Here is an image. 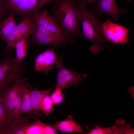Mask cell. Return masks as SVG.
Masks as SVG:
<instances>
[{"label": "cell", "mask_w": 134, "mask_h": 134, "mask_svg": "<svg viewBox=\"0 0 134 134\" xmlns=\"http://www.w3.org/2000/svg\"><path fill=\"white\" fill-rule=\"evenodd\" d=\"M52 7V16L64 31L67 43L83 35L80 29L81 12L78 3L73 0H56Z\"/></svg>", "instance_id": "1"}, {"label": "cell", "mask_w": 134, "mask_h": 134, "mask_svg": "<svg viewBox=\"0 0 134 134\" xmlns=\"http://www.w3.org/2000/svg\"><path fill=\"white\" fill-rule=\"evenodd\" d=\"M78 3L81 12L82 35L92 43L90 48L91 52L96 54L100 49L104 50L103 46L106 40L102 32L100 16L94 10L88 8L84 0H80Z\"/></svg>", "instance_id": "2"}, {"label": "cell", "mask_w": 134, "mask_h": 134, "mask_svg": "<svg viewBox=\"0 0 134 134\" xmlns=\"http://www.w3.org/2000/svg\"><path fill=\"white\" fill-rule=\"evenodd\" d=\"M26 69L25 64H19L15 58L6 55L0 62V93L11 86Z\"/></svg>", "instance_id": "3"}, {"label": "cell", "mask_w": 134, "mask_h": 134, "mask_svg": "<svg viewBox=\"0 0 134 134\" xmlns=\"http://www.w3.org/2000/svg\"><path fill=\"white\" fill-rule=\"evenodd\" d=\"M56 0H4V8L21 15L23 17H32L39 12L42 7Z\"/></svg>", "instance_id": "4"}, {"label": "cell", "mask_w": 134, "mask_h": 134, "mask_svg": "<svg viewBox=\"0 0 134 134\" xmlns=\"http://www.w3.org/2000/svg\"><path fill=\"white\" fill-rule=\"evenodd\" d=\"M62 57L57 59L55 63L57 70V79L55 87H58L62 90L78 85L86 77V74H82L77 72L66 68L62 63Z\"/></svg>", "instance_id": "5"}, {"label": "cell", "mask_w": 134, "mask_h": 134, "mask_svg": "<svg viewBox=\"0 0 134 134\" xmlns=\"http://www.w3.org/2000/svg\"><path fill=\"white\" fill-rule=\"evenodd\" d=\"M103 35L106 40L113 43L123 44L128 43L129 29L122 25L114 23L108 19L102 23Z\"/></svg>", "instance_id": "6"}, {"label": "cell", "mask_w": 134, "mask_h": 134, "mask_svg": "<svg viewBox=\"0 0 134 134\" xmlns=\"http://www.w3.org/2000/svg\"><path fill=\"white\" fill-rule=\"evenodd\" d=\"M35 27L32 17H23L21 22L17 25L7 37L6 41L7 45L3 51H8L14 48L16 43L22 36L29 37V35L34 32Z\"/></svg>", "instance_id": "7"}, {"label": "cell", "mask_w": 134, "mask_h": 134, "mask_svg": "<svg viewBox=\"0 0 134 134\" xmlns=\"http://www.w3.org/2000/svg\"><path fill=\"white\" fill-rule=\"evenodd\" d=\"M32 19L35 26L41 27L57 34L64 36L61 26L46 9L34 15Z\"/></svg>", "instance_id": "8"}, {"label": "cell", "mask_w": 134, "mask_h": 134, "mask_svg": "<svg viewBox=\"0 0 134 134\" xmlns=\"http://www.w3.org/2000/svg\"><path fill=\"white\" fill-rule=\"evenodd\" d=\"M57 59L54 49L48 48L35 58L34 70L42 71L46 74L53 69Z\"/></svg>", "instance_id": "9"}, {"label": "cell", "mask_w": 134, "mask_h": 134, "mask_svg": "<svg viewBox=\"0 0 134 134\" xmlns=\"http://www.w3.org/2000/svg\"><path fill=\"white\" fill-rule=\"evenodd\" d=\"M32 34V37L30 45L46 44L52 45L54 47L63 45L67 43L64 36L57 34L51 35L42 33L35 30Z\"/></svg>", "instance_id": "10"}, {"label": "cell", "mask_w": 134, "mask_h": 134, "mask_svg": "<svg viewBox=\"0 0 134 134\" xmlns=\"http://www.w3.org/2000/svg\"><path fill=\"white\" fill-rule=\"evenodd\" d=\"M97 2L94 10L100 16L104 13L108 14L114 20H117L119 14L128 11L127 9H119L115 0H98Z\"/></svg>", "instance_id": "11"}, {"label": "cell", "mask_w": 134, "mask_h": 134, "mask_svg": "<svg viewBox=\"0 0 134 134\" xmlns=\"http://www.w3.org/2000/svg\"><path fill=\"white\" fill-rule=\"evenodd\" d=\"M54 87H51L44 90H39L37 88L29 87L32 101V113L35 120L42 116L40 112L41 110L40 105L43 98L45 96L49 95Z\"/></svg>", "instance_id": "12"}, {"label": "cell", "mask_w": 134, "mask_h": 134, "mask_svg": "<svg viewBox=\"0 0 134 134\" xmlns=\"http://www.w3.org/2000/svg\"><path fill=\"white\" fill-rule=\"evenodd\" d=\"M26 81L23 82L20 87L22 100L20 113L21 114L23 113L31 115L35 120L32 113L31 95L29 89L30 84Z\"/></svg>", "instance_id": "13"}, {"label": "cell", "mask_w": 134, "mask_h": 134, "mask_svg": "<svg viewBox=\"0 0 134 134\" xmlns=\"http://www.w3.org/2000/svg\"><path fill=\"white\" fill-rule=\"evenodd\" d=\"M50 125L62 132L79 133L83 132L81 126L76 122L71 115H69L65 120L57 121Z\"/></svg>", "instance_id": "14"}, {"label": "cell", "mask_w": 134, "mask_h": 134, "mask_svg": "<svg viewBox=\"0 0 134 134\" xmlns=\"http://www.w3.org/2000/svg\"><path fill=\"white\" fill-rule=\"evenodd\" d=\"M0 101L4 108L14 120L19 119L22 117L20 113L22 104L21 93L13 99Z\"/></svg>", "instance_id": "15"}, {"label": "cell", "mask_w": 134, "mask_h": 134, "mask_svg": "<svg viewBox=\"0 0 134 134\" xmlns=\"http://www.w3.org/2000/svg\"><path fill=\"white\" fill-rule=\"evenodd\" d=\"M33 118L31 115L28 114L27 116L22 117L17 120H14L9 125V134H27L29 126V121Z\"/></svg>", "instance_id": "16"}, {"label": "cell", "mask_w": 134, "mask_h": 134, "mask_svg": "<svg viewBox=\"0 0 134 134\" xmlns=\"http://www.w3.org/2000/svg\"><path fill=\"white\" fill-rule=\"evenodd\" d=\"M15 20V13H13L1 21H0V37L6 41L7 36L16 26Z\"/></svg>", "instance_id": "17"}, {"label": "cell", "mask_w": 134, "mask_h": 134, "mask_svg": "<svg viewBox=\"0 0 134 134\" xmlns=\"http://www.w3.org/2000/svg\"><path fill=\"white\" fill-rule=\"evenodd\" d=\"M19 76L15 82L8 89L0 93V100H7L14 98L20 94V87L27 78H21Z\"/></svg>", "instance_id": "18"}, {"label": "cell", "mask_w": 134, "mask_h": 134, "mask_svg": "<svg viewBox=\"0 0 134 134\" xmlns=\"http://www.w3.org/2000/svg\"><path fill=\"white\" fill-rule=\"evenodd\" d=\"M29 44V37H22L16 43L14 47L16 50V62L19 64L21 63L27 54L28 47Z\"/></svg>", "instance_id": "19"}, {"label": "cell", "mask_w": 134, "mask_h": 134, "mask_svg": "<svg viewBox=\"0 0 134 134\" xmlns=\"http://www.w3.org/2000/svg\"><path fill=\"white\" fill-rule=\"evenodd\" d=\"M13 120L0 101V134H9V126Z\"/></svg>", "instance_id": "20"}, {"label": "cell", "mask_w": 134, "mask_h": 134, "mask_svg": "<svg viewBox=\"0 0 134 134\" xmlns=\"http://www.w3.org/2000/svg\"><path fill=\"white\" fill-rule=\"evenodd\" d=\"M33 124L30 125L27 134H47L49 125L42 122L39 119Z\"/></svg>", "instance_id": "21"}, {"label": "cell", "mask_w": 134, "mask_h": 134, "mask_svg": "<svg viewBox=\"0 0 134 134\" xmlns=\"http://www.w3.org/2000/svg\"><path fill=\"white\" fill-rule=\"evenodd\" d=\"M118 130L116 125L115 124L109 127H101L98 125L90 130L86 133L88 134H118Z\"/></svg>", "instance_id": "22"}, {"label": "cell", "mask_w": 134, "mask_h": 134, "mask_svg": "<svg viewBox=\"0 0 134 134\" xmlns=\"http://www.w3.org/2000/svg\"><path fill=\"white\" fill-rule=\"evenodd\" d=\"M54 104L50 96H45L42 100L40 105V109L45 116H48L53 111Z\"/></svg>", "instance_id": "23"}, {"label": "cell", "mask_w": 134, "mask_h": 134, "mask_svg": "<svg viewBox=\"0 0 134 134\" xmlns=\"http://www.w3.org/2000/svg\"><path fill=\"white\" fill-rule=\"evenodd\" d=\"M55 88V90L51 96L54 104L61 103L63 101L64 98L62 90L59 87Z\"/></svg>", "instance_id": "24"}, {"label": "cell", "mask_w": 134, "mask_h": 134, "mask_svg": "<svg viewBox=\"0 0 134 134\" xmlns=\"http://www.w3.org/2000/svg\"><path fill=\"white\" fill-rule=\"evenodd\" d=\"M8 13L4 8V0H0V19Z\"/></svg>", "instance_id": "25"}, {"label": "cell", "mask_w": 134, "mask_h": 134, "mask_svg": "<svg viewBox=\"0 0 134 134\" xmlns=\"http://www.w3.org/2000/svg\"><path fill=\"white\" fill-rule=\"evenodd\" d=\"M85 2H86L89 3H91L97 2L98 0H83Z\"/></svg>", "instance_id": "26"}, {"label": "cell", "mask_w": 134, "mask_h": 134, "mask_svg": "<svg viewBox=\"0 0 134 134\" xmlns=\"http://www.w3.org/2000/svg\"><path fill=\"white\" fill-rule=\"evenodd\" d=\"M129 1H132L133 0H127Z\"/></svg>", "instance_id": "27"}]
</instances>
